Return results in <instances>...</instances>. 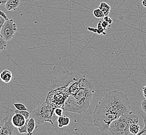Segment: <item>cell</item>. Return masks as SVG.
<instances>
[{"label":"cell","instance_id":"e0dca14e","mask_svg":"<svg viewBox=\"0 0 146 135\" xmlns=\"http://www.w3.org/2000/svg\"><path fill=\"white\" fill-rule=\"evenodd\" d=\"M14 113H19L25 116V118H26V120H28L30 118V113L28 111H28H19L17 109H15V110L14 111Z\"/></svg>","mask_w":146,"mask_h":135},{"label":"cell","instance_id":"7c38bea8","mask_svg":"<svg viewBox=\"0 0 146 135\" xmlns=\"http://www.w3.org/2000/svg\"><path fill=\"white\" fill-rule=\"evenodd\" d=\"M57 122H58V126L59 128H62L64 126H67L70 123V118L64 115H62L61 116H59L57 119Z\"/></svg>","mask_w":146,"mask_h":135},{"label":"cell","instance_id":"277c9868","mask_svg":"<svg viewBox=\"0 0 146 135\" xmlns=\"http://www.w3.org/2000/svg\"><path fill=\"white\" fill-rule=\"evenodd\" d=\"M69 95V86L67 85L51 91L45 99L47 104L54 110L56 108L63 109Z\"/></svg>","mask_w":146,"mask_h":135},{"label":"cell","instance_id":"f546056e","mask_svg":"<svg viewBox=\"0 0 146 135\" xmlns=\"http://www.w3.org/2000/svg\"><path fill=\"white\" fill-rule=\"evenodd\" d=\"M142 4L145 7H146V0L142 1Z\"/></svg>","mask_w":146,"mask_h":135},{"label":"cell","instance_id":"d4e9b609","mask_svg":"<svg viewBox=\"0 0 146 135\" xmlns=\"http://www.w3.org/2000/svg\"><path fill=\"white\" fill-rule=\"evenodd\" d=\"M141 107L143 111L146 113V98L143 99L141 103Z\"/></svg>","mask_w":146,"mask_h":135},{"label":"cell","instance_id":"cb8c5ba5","mask_svg":"<svg viewBox=\"0 0 146 135\" xmlns=\"http://www.w3.org/2000/svg\"><path fill=\"white\" fill-rule=\"evenodd\" d=\"M102 26L103 28L105 30H107V28L110 26V25L109 24H108V22L107 21H102Z\"/></svg>","mask_w":146,"mask_h":135},{"label":"cell","instance_id":"2e32d148","mask_svg":"<svg viewBox=\"0 0 146 135\" xmlns=\"http://www.w3.org/2000/svg\"><path fill=\"white\" fill-rule=\"evenodd\" d=\"M13 105L16 109H17L18 110H19V111H28V110L26 107L21 103H14Z\"/></svg>","mask_w":146,"mask_h":135},{"label":"cell","instance_id":"9c48e42d","mask_svg":"<svg viewBox=\"0 0 146 135\" xmlns=\"http://www.w3.org/2000/svg\"><path fill=\"white\" fill-rule=\"evenodd\" d=\"M21 5V0H8L6 2L5 7L6 10L16 11Z\"/></svg>","mask_w":146,"mask_h":135},{"label":"cell","instance_id":"8fae6325","mask_svg":"<svg viewBox=\"0 0 146 135\" xmlns=\"http://www.w3.org/2000/svg\"><path fill=\"white\" fill-rule=\"evenodd\" d=\"M27 135H32L33 134V131L36 128V122L33 118H29L27 122Z\"/></svg>","mask_w":146,"mask_h":135},{"label":"cell","instance_id":"d6986e66","mask_svg":"<svg viewBox=\"0 0 146 135\" xmlns=\"http://www.w3.org/2000/svg\"><path fill=\"white\" fill-rule=\"evenodd\" d=\"M7 42L4 40V39L0 34V52L4 50L7 47Z\"/></svg>","mask_w":146,"mask_h":135},{"label":"cell","instance_id":"5bb4252c","mask_svg":"<svg viewBox=\"0 0 146 135\" xmlns=\"http://www.w3.org/2000/svg\"><path fill=\"white\" fill-rule=\"evenodd\" d=\"M98 8L100 9V10L102 11L105 16H109V14L111 11V7L107 3L102 2L100 4V6Z\"/></svg>","mask_w":146,"mask_h":135},{"label":"cell","instance_id":"ba28073f","mask_svg":"<svg viewBox=\"0 0 146 135\" xmlns=\"http://www.w3.org/2000/svg\"><path fill=\"white\" fill-rule=\"evenodd\" d=\"M26 121L25 116L19 113H14L12 116V124L16 128H18L23 126L26 123Z\"/></svg>","mask_w":146,"mask_h":135},{"label":"cell","instance_id":"83f0119b","mask_svg":"<svg viewBox=\"0 0 146 135\" xmlns=\"http://www.w3.org/2000/svg\"><path fill=\"white\" fill-rule=\"evenodd\" d=\"M8 0H0V5L1 6H5L6 2Z\"/></svg>","mask_w":146,"mask_h":135},{"label":"cell","instance_id":"5b68a950","mask_svg":"<svg viewBox=\"0 0 146 135\" xmlns=\"http://www.w3.org/2000/svg\"><path fill=\"white\" fill-rule=\"evenodd\" d=\"M54 113V109L47 104L45 99L41 103H40L36 108L31 112L30 116L33 118L35 122L39 124L49 122L51 125H53Z\"/></svg>","mask_w":146,"mask_h":135},{"label":"cell","instance_id":"44dd1931","mask_svg":"<svg viewBox=\"0 0 146 135\" xmlns=\"http://www.w3.org/2000/svg\"><path fill=\"white\" fill-rule=\"evenodd\" d=\"M102 21H100V22L97 24V33L98 34H102L104 35H106V33L105 32V30L103 28L102 26Z\"/></svg>","mask_w":146,"mask_h":135},{"label":"cell","instance_id":"7402d4cb","mask_svg":"<svg viewBox=\"0 0 146 135\" xmlns=\"http://www.w3.org/2000/svg\"><path fill=\"white\" fill-rule=\"evenodd\" d=\"M27 122H28V120H27L26 123L25 124L17 128L18 130L19 133H21V134L26 133L27 134Z\"/></svg>","mask_w":146,"mask_h":135},{"label":"cell","instance_id":"8992f818","mask_svg":"<svg viewBox=\"0 0 146 135\" xmlns=\"http://www.w3.org/2000/svg\"><path fill=\"white\" fill-rule=\"evenodd\" d=\"M17 30V25L14 21L9 19L2 26L0 34L5 41H9L14 38Z\"/></svg>","mask_w":146,"mask_h":135},{"label":"cell","instance_id":"52a82bcc","mask_svg":"<svg viewBox=\"0 0 146 135\" xmlns=\"http://www.w3.org/2000/svg\"><path fill=\"white\" fill-rule=\"evenodd\" d=\"M14 114V112H10L0 121V135H14L16 128L12 123V116Z\"/></svg>","mask_w":146,"mask_h":135},{"label":"cell","instance_id":"ffe728a7","mask_svg":"<svg viewBox=\"0 0 146 135\" xmlns=\"http://www.w3.org/2000/svg\"><path fill=\"white\" fill-rule=\"evenodd\" d=\"M140 114L142 116V118H143V120L144 127H143V129L140 130L139 132L136 135H142L143 134H146V117L142 113H140Z\"/></svg>","mask_w":146,"mask_h":135},{"label":"cell","instance_id":"484cf974","mask_svg":"<svg viewBox=\"0 0 146 135\" xmlns=\"http://www.w3.org/2000/svg\"><path fill=\"white\" fill-rule=\"evenodd\" d=\"M104 21H107V22H108V24H109L110 25L113 22V21H112V19L109 16H105V17H104Z\"/></svg>","mask_w":146,"mask_h":135},{"label":"cell","instance_id":"7a4b0ae2","mask_svg":"<svg viewBox=\"0 0 146 135\" xmlns=\"http://www.w3.org/2000/svg\"><path fill=\"white\" fill-rule=\"evenodd\" d=\"M94 93V86L90 80L81 78L79 89L70 94L64 107V110L81 113L86 111L91 105Z\"/></svg>","mask_w":146,"mask_h":135},{"label":"cell","instance_id":"ac0fdd59","mask_svg":"<svg viewBox=\"0 0 146 135\" xmlns=\"http://www.w3.org/2000/svg\"><path fill=\"white\" fill-rule=\"evenodd\" d=\"M93 14L94 16L97 18H102L105 17L103 13L100 8L95 9L93 11Z\"/></svg>","mask_w":146,"mask_h":135},{"label":"cell","instance_id":"f1b7e54d","mask_svg":"<svg viewBox=\"0 0 146 135\" xmlns=\"http://www.w3.org/2000/svg\"><path fill=\"white\" fill-rule=\"evenodd\" d=\"M142 91H143V96L146 98V85L142 87Z\"/></svg>","mask_w":146,"mask_h":135},{"label":"cell","instance_id":"4fadbf2b","mask_svg":"<svg viewBox=\"0 0 146 135\" xmlns=\"http://www.w3.org/2000/svg\"><path fill=\"white\" fill-rule=\"evenodd\" d=\"M140 130V125L138 123H132L129 126V132L131 135H136Z\"/></svg>","mask_w":146,"mask_h":135},{"label":"cell","instance_id":"9a60e30c","mask_svg":"<svg viewBox=\"0 0 146 135\" xmlns=\"http://www.w3.org/2000/svg\"><path fill=\"white\" fill-rule=\"evenodd\" d=\"M8 19L9 18L7 17L6 14L4 12L0 10V31L3 24H4V22Z\"/></svg>","mask_w":146,"mask_h":135},{"label":"cell","instance_id":"6da1fadb","mask_svg":"<svg viewBox=\"0 0 146 135\" xmlns=\"http://www.w3.org/2000/svg\"><path fill=\"white\" fill-rule=\"evenodd\" d=\"M131 108L127 94L117 91L108 92L95 106L93 113L94 125L106 132L112 122L129 113Z\"/></svg>","mask_w":146,"mask_h":135},{"label":"cell","instance_id":"30bf717a","mask_svg":"<svg viewBox=\"0 0 146 135\" xmlns=\"http://www.w3.org/2000/svg\"><path fill=\"white\" fill-rule=\"evenodd\" d=\"M13 74L9 70H4L0 74V79L5 83H9L12 81Z\"/></svg>","mask_w":146,"mask_h":135},{"label":"cell","instance_id":"603a6c76","mask_svg":"<svg viewBox=\"0 0 146 135\" xmlns=\"http://www.w3.org/2000/svg\"><path fill=\"white\" fill-rule=\"evenodd\" d=\"M63 111L64 109L62 108H56L54 110V114L57 116H61L63 115Z\"/></svg>","mask_w":146,"mask_h":135},{"label":"cell","instance_id":"4316f807","mask_svg":"<svg viewBox=\"0 0 146 135\" xmlns=\"http://www.w3.org/2000/svg\"><path fill=\"white\" fill-rule=\"evenodd\" d=\"M88 30L90 31H92L93 32L97 33V28H91V27H88L86 28Z\"/></svg>","mask_w":146,"mask_h":135},{"label":"cell","instance_id":"3957f363","mask_svg":"<svg viewBox=\"0 0 146 135\" xmlns=\"http://www.w3.org/2000/svg\"><path fill=\"white\" fill-rule=\"evenodd\" d=\"M139 118L132 112L122 115L110 124L108 130L112 135H131L129 126L132 123H138Z\"/></svg>","mask_w":146,"mask_h":135}]
</instances>
